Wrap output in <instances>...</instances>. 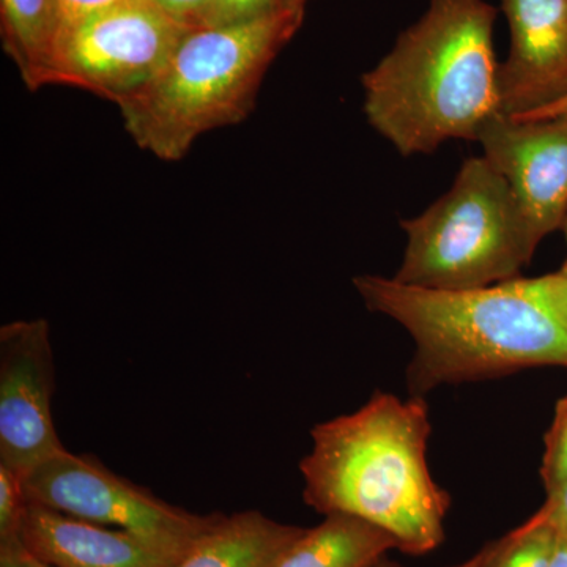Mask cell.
I'll return each mask as SVG.
<instances>
[{
    "instance_id": "cell-24",
    "label": "cell",
    "mask_w": 567,
    "mask_h": 567,
    "mask_svg": "<svg viewBox=\"0 0 567 567\" xmlns=\"http://www.w3.org/2000/svg\"><path fill=\"white\" fill-rule=\"evenodd\" d=\"M567 115V95L557 102L548 104L543 110L532 112V114L524 115V117L511 118V121H546V118L566 117Z\"/></svg>"
},
{
    "instance_id": "cell-23",
    "label": "cell",
    "mask_w": 567,
    "mask_h": 567,
    "mask_svg": "<svg viewBox=\"0 0 567 567\" xmlns=\"http://www.w3.org/2000/svg\"><path fill=\"white\" fill-rule=\"evenodd\" d=\"M0 567H51L33 557L21 540L0 544Z\"/></svg>"
},
{
    "instance_id": "cell-13",
    "label": "cell",
    "mask_w": 567,
    "mask_h": 567,
    "mask_svg": "<svg viewBox=\"0 0 567 567\" xmlns=\"http://www.w3.org/2000/svg\"><path fill=\"white\" fill-rule=\"evenodd\" d=\"M398 540L385 529L347 514L324 516L305 528L275 567H374Z\"/></svg>"
},
{
    "instance_id": "cell-11",
    "label": "cell",
    "mask_w": 567,
    "mask_h": 567,
    "mask_svg": "<svg viewBox=\"0 0 567 567\" xmlns=\"http://www.w3.org/2000/svg\"><path fill=\"white\" fill-rule=\"evenodd\" d=\"M20 540L51 567H173L183 555L147 537L31 502Z\"/></svg>"
},
{
    "instance_id": "cell-1",
    "label": "cell",
    "mask_w": 567,
    "mask_h": 567,
    "mask_svg": "<svg viewBox=\"0 0 567 567\" xmlns=\"http://www.w3.org/2000/svg\"><path fill=\"white\" fill-rule=\"evenodd\" d=\"M495 18L486 0H431L420 21L363 74L369 125L401 155L477 141L502 115Z\"/></svg>"
},
{
    "instance_id": "cell-5",
    "label": "cell",
    "mask_w": 567,
    "mask_h": 567,
    "mask_svg": "<svg viewBox=\"0 0 567 567\" xmlns=\"http://www.w3.org/2000/svg\"><path fill=\"white\" fill-rule=\"evenodd\" d=\"M402 229L405 254L393 278L432 290L514 281L539 246L505 177L486 156L466 159L450 192L402 221Z\"/></svg>"
},
{
    "instance_id": "cell-16",
    "label": "cell",
    "mask_w": 567,
    "mask_h": 567,
    "mask_svg": "<svg viewBox=\"0 0 567 567\" xmlns=\"http://www.w3.org/2000/svg\"><path fill=\"white\" fill-rule=\"evenodd\" d=\"M28 507L24 477L0 462V544L20 540Z\"/></svg>"
},
{
    "instance_id": "cell-19",
    "label": "cell",
    "mask_w": 567,
    "mask_h": 567,
    "mask_svg": "<svg viewBox=\"0 0 567 567\" xmlns=\"http://www.w3.org/2000/svg\"><path fill=\"white\" fill-rule=\"evenodd\" d=\"M281 10L282 0H210L203 28L259 20Z\"/></svg>"
},
{
    "instance_id": "cell-15",
    "label": "cell",
    "mask_w": 567,
    "mask_h": 567,
    "mask_svg": "<svg viewBox=\"0 0 567 567\" xmlns=\"http://www.w3.org/2000/svg\"><path fill=\"white\" fill-rule=\"evenodd\" d=\"M557 532L537 511L524 525L484 547L480 567H548Z\"/></svg>"
},
{
    "instance_id": "cell-4",
    "label": "cell",
    "mask_w": 567,
    "mask_h": 567,
    "mask_svg": "<svg viewBox=\"0 0 567 567\" xmlns=\"http://www.w3.org/2000/svg\"><path fill=\"white\" fill-rule=\"evenodd\" d=\"M303 17L301 10H281L238 24L189 29L155 80L117 104L137 147L178 162L203 134L244 122L268 66Z\"/></svg>"
},
{
    "instance_id": "cell-22",
    "label": "cell",
    "mask_w": 567,
    "mask_h": 567,
    "mask_svg": "<svg viewBox=\"0 0 567 567\" xmlns=\"http://www.w3.org/2000/svg\"><path fill=\"white\" fill-rule=\"evenodd\" d=\"M539 513L557 533H567V481L561 486L547 492V502Z\"/></svg>"
},
{
    "instance_id": "cell-14",
    "label": "cell",
    "mask_w": 567,
    "mask_h": 567,
    "mask_svg": "<svg viewBox=\"0 0 567 567\" xmlns=\"http://www.w3.org/2000/svg\"><path fill=\"white\" fill-rule=\"evenodd\" d=\"M3 48L31 91L52 85L58 20L54 0H0Z\"/></svg>"
},
{
    "instance_id": "cell-21",
    "label": "cell",
    "mask_w": 567,
    "mask_h": 567,
    "mask_svg": "<svg viewBox=\"0 0 567 567\" xmlns=\"http://www.w3.org/2000/svg\"><path fill=\"white\" fill-rule=\"evenodd\" d=\"M155 9L188 29L203 28L210 0H147Z\"/></svg>"
},
{
    "instance_id": "cell-25",
    "label": "cell",
    "mask_w": 567,
    "mask_h": 567,
    "mask_svg": "<svg viewBox=\"0 0 567 567\" xmlns=\"http://www.w3.org/2000/svg\"><path fill=\"white\" fill-rule=\"evenodd\" d=\"M548 567H567V533H557Z\"/></svg>"
},
{
    "instance_id": "cell-28",
    "label": "cell",
    "mask_w": 567,
    "mask_h": 567,
    "mask_svg": "<svg viewBox=\"0 0 567 567\" xmlns=\"http://www.w3.org/2000/svg\"><path fill=\"white\" fill-rule=\"evenodd\" d=\"M563 229H565L566 241H567V216H566V219H565V224H563Z\"/></svg>"
},
{
    "instance_id": "cell-26",
    "label": "cell",
    "mask_w": 567,
    "mask_h": 567,
    "mask_svg": "<svg viewBox=\"0 0 567 567\" xmlns=\"http://www.w3.org/2000/svg\"><path fill=\"white\" fill-rule=\"evenodd\" d=\"M481 559H483V551H477L476 555H473L472 558L468 559V561H465L464 565H458L456 567H480ZM374 567H401L398 565H394V563L386 561L385 558L380 559L379 563Z\"/></svg>"
},
{
    "instance_id": "cell-7",
    "label": "cell",
    "mask_w": 567,
    "mask_h": 567,
    "mask_svg": "<svg viewBox=\"0 0 567 567\" xmlns=\"http://www.w3.org/2000/svg\"><path fill=\"white\" fill-rule=\"evenodd\" d=\"M188 31L147 0H128L82 22L59 43L52 85L118 104L155 80Z\"/></svg>"
},
{
    "instance_id": "cell-18",
    "label": "cell",
    "mask_w": 567,
    "mask_h": 567,
    "mask_svg": "<svg viewBox=\"0 0 567 567\" xmlns=\"http://www.w3.org/2000/svg\"><path fill=\"white\" fill-rule=\"evenodd\" d=\"M507 284L567 328V275L559 271L539 278H517Z\"/></svg>"
},
{
    "instance_id": "cell-29",
    "label": "cell",
    "mask_w": 567,
    "mask_h": 567,
    "mask_svg": "<svg viewBox=\"0 0 567 567\" xmlns=\"http://www.w3.org/2000/svg\"><path fill=\"white\" fill-rule=\"evenodd\" d=\"M561 274L567 275V260H566L565 265H563Z\"/></svg>"
},
{
    "instance_id": "cell-27",
    "label": "cell",
    "mask_w": 567,
    "mask_h": 567,
    "mask_svg": "<svg viewBox=\"0 0 567 567\" xmlns=\"http://www.w3.org/2000/svg\"><path fill=\"white\" fill-rule=\"evenodd\" d=\"M306 2H308V0H282V7L286 10L305 11Z\"/></svg>"
},
{
    "instance_id": "cell-17",
    "label": "cell",
    "mask_w": 567,
    "mask_h": 567,
    "mask_svg": "<svg viewBox=\"0 0 567 567\" xmlns=\"http://www.w3.org/2000/svg\"><path fill=\"white\" fill-rule=\"evenodd\" d=\"M540 477L547 492L567 481V394L558 402L546 435Z\"/></svg>"
},
{
    "instance_id": "cell-9",
    "label": "cell",
    "mask_w": 567,
    "mask_h": 567,
    "mask_svg": "<svg viewBox=\"0 0 567 567\" xmlns=\"http://www.w3.org/2000/svg\"><path fill=\"white\" fill-rule=\"evenodd\" d=\"M477 142L505 177L537 244L561 229L567 216V115L546 121L498 115Z\"/></svg>"
},
{
    "instance_id": "cell-3",
    "label": "cell",
    "mask_w": 567,
    "mask_h": 567,
    "mask_svg": "<svg viewBox=\"0 0 567 567\" xmlns=\"http://www.w3.org/2000/svg\"><path fill=\"white\" fill-rule=\"evenodd\" d=\"M364 305L415 341L406 380L416 395L528 368H567V328L507 282L432 290L394 278L354 276Z\"/></svg>"
},
{
    "instance_id": "cell-2",
    "label": "cell",
    "mask_w": 567,
    "mask_h": 567,
    "mask_svg": "<svg viewBox=\"0 0 567 567\" xmlns=\"http://www.w3.org/2000/svg\"><path fill=\"white\" fill-rule=\"evenodd\" d=\"M429 409L421 395L377 393L357 412L315 425L300 462L306 505L385 529L399 550L424 555L445 539L451 498L427 464Z\"/></svg>"
},
{
    "instance_id": "cell-12",
    "label": "cell",
    "mask_w": 567,
    "mask_h": 567,
    "mask_svg": "<svg viewBox=\"0 0 567 567\" xmlns=\"http://www.w3.org/2000/svg\"><path fill=\"white\" fill-rule=\"evenodd\" d=\"M303 532L256 509L218 514L173 567H275Z\"/></svg>"
},
{
    "instance_id": "cell-10",
    "label": "cell",
    "mask_w": 567,
    "mask_h": 567,
    "mask_svg": "<svg viewBox=\"0 0 567 567\" xmlns=\"http://www.w3.org/2000/svg\"><path fill=\"white\" fill-rule=\"evenodd\" d=\"M509 52L499 63L502 115L524 117L567 95V0H503Z\"/></svg>"
},
{
    "instance_id": "cell-6",
    "label": "cell",
    "mask_w": 567,
    "mask_h": 567,
    "mask_svg": "<svg viewBox=\"0 0 567 567\" xmlns=\"http://www.w3.org/2000/svg\"><path fill=\"white\" fill-rule=\"evenodd\" d=\"M29 502L69 516L125 529L185 554L219 513L194 514L112 472L95 456L69 450L24 480Z\"/></svg>"
},
{
    "instance_id": "cell-20",
    "label": "cell",
    "mask_w": 567,
    "mask_h": 567,
    "mask_svg": "<svg viewBox=\"0 0 567 567\" xmlns=\"http://www.w3.org/2000/svg\"><path fill=\"white\" fill-rule=\"evenodd\" d=\"M125 2H128V0H54L55 20H58V47L82 22ZM58 47H55V51H58Z\"/></svg>"
},
{
    "instance_id": "cell-8",
    "label": "cell",
    "mask_w": 567,
    "mask_h": 567,
    "mask_svg": "<svg viewBox=\"0 0 567 567\" xmlns=\"http://www.w3.org/2000/svg\"><path fill=\"white\" fill-rule=\"evenodd\" d=\"M55 365L50 324L17 320L0 328V462L22 477L65 453L52 421Z\"/></svg>"
}]
</instances>
